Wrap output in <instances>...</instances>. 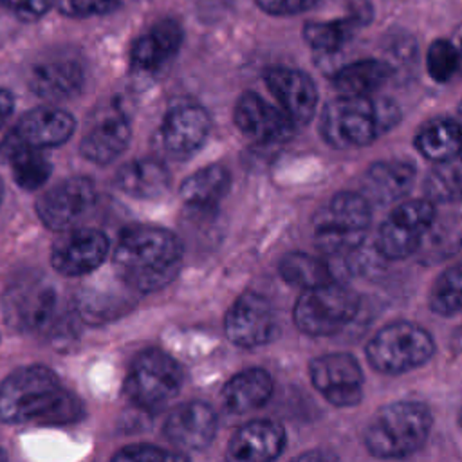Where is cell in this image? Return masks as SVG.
Instances as JSON below:
<instances>
[{
    "label": "cell",
    "mask_w": 462,
    "mask_h": 462,
    "mask_svg": "<svg viewBox=\"0 0 462 462\" xmlns=\"http://www.w3.org/2000/svg\"><path fill=\"white\" fill-rule=\"evenodd\" d=\"M79 401L61 386L52 370L22 366L0 383V420L63 424L79 417Z\"/></svg>",
    "instance_id": "cell-1"
},
{
    "label": "cell",
    "mask_w": 462,
    "mask_h": 462,
    "mask_svg": "<svg viewBox=\"0 0 462 462\" xmlns=\"http://www.w3.org/2000/svg\"><path fill=\"white\" fill-rule=\"evenodd\" d=\"M116 274L132 291L166 287L180 269L177 236L162 227L134 226L121 233L112 258Z\"/></svg>",
    "instance_id": "cell-2"
},
{
    "label": "cell",
    "mask_w": 462,
    "mask_h": 462,
    "mask_svg": "<svg viewBox=\"0 0 462 462\" xmlns=\"http://www.w3.org/2000/svg\"><path fill=\"white\" fill-rule=\"evenodd\" d=\"M433 413L426 402L402 399L383 404L365 424L361 442L377 460H404L430 439Z\"/></svg>",
    "instance_id": "cell-3"
},
{
    "label": "cell",
    "mask_w": 462,
    "mask_h": 462,
    "mask_svg": "<svg viewBox=\"0 0 462 462\" xmlns=\"http://www.w3.org/2000/svg\"><path fill=\"white\" fill-rule=\"evenodd\" d=\"M401 117L390 99L374 96H337L319 116V134L336 150H354L372 144Z\"/></svg>",
    "instance_id": "cell-4"
},
{
    "label": "cell",
    "mask_w": 462,
    "mask_h": 462,
    "mask_svg": "<svg viewBox=\"0 0 462 462\" xmlns=\"http://www.w3.org/2000/svg\"><path fill=\"white\" fill-rule=\"evenodd\" d=\"M437 345L428 328L415 321L395 319L383 325L368 339L365 357L383 375H402L424 366Z\"/></svg>",
    "instance_id": "cell-5"
},
{
    "label": "cell",
    "mask_w": 462,
    "mask_h": 462,
    "mask_svg": "<svg viewBox=\"0 0 462 462\" xmlns=\"http://www.w3.org/2000/svg\"><path fill=\"white\" fill-rule=\"evenodd\" d=\"M372 204L356 191L336 193L314 217L316 247L332 258L356 253L368 233Z\"/></svg>",
    "instance_id": "cell-6"
},
{
    "label": "cell",
    "mask_w": 462,
    "mask_h": 462,
    "mask_svg": "<svg viewBox=\"0 0 462 462\" xmlns=\"http://www.w3.org/2000/svg\"><path fill=\"white\" fill-rule=\"evenodd\" d=\"M359 294L345 283L328 282L305 289L298 296L292 319L296 328L310 337H327L341 332L359 312Z\"/></svg>",
    "instance_id": "cell-7"
},
{
    "label": "cell",
    "mask_w": 462,
    "mask_h": 462,
    "mask_svg": "<svg viewBox=\"0 0 462 462\" xmlns=\"http://www.w3.org/2000/svg\"><path fill=\"white\" fill-rule=\"evenodd\" d=\"M182 386V370L173 357L157 348L143 350L132 361L126 379V397L146 410L170 402Z\"/></svg>",
    "instance_id": "cell-8"
},
{
    "label": "cell",
    "mask_w": 462,
    "mask_h": 462,
    "mask_svg": "<svg viewBox=\"0 0 462 462\" xmlns=\"http://www.w3.org/2000/svg\"><path fill=\"white\" fill-rule=\"evenodd\" d=\"M435 217V204L426 197L401 202L377 231V253L386 260H404L415 254Z\"/></svg>",
    "instance_id": "cell-9"
},
{
    "label": "cell",
    "mask_w": 462,
    "mask_h": 462,
    "mask_svg": "<svg viewBox=\"0 0 462 462\" xmlns=\"http://www.w3.org/2000/svg\"><path fill=\"white\" fill-rule=\"evenodd\" d=\"M309 379L334 408H354L365 397V374L350 352H328L310 359Z\"/></svg>",
    "instance_id": "cell-10"
},
{
    "label": "cell",
    "mask_w": 462,
    "mask_h": 462,
    "mask_svg": "<svg viewBox=\"0 0 462 462\" xmlns=\"http://www.w3.org/2000/svg\"><path fill=\"white\" fill-rule=\"evenodd\" d=\"M60 318V300L52 285L42 280H23L9 289L5 319L13 327L51 334V330H56Z\"/></svg>",
    "instance_id": "cell-11"
},
{
    "label": "cell",
    "mask_w": 462,
    "mask_h": 462,
    "mask_svg": "<svg viewBox=\"0 0 462 462\" xmlns=\"http://www.w3.org/2000/svg\"><path fill=\"white\" fill-rule=\"evenodd\" d=\"M96 188L87 177H72L49 188L36 200V215L52 231L74 229L94 208Z\"/></svg>",
    "instance_id": "cell-12"
},
{
    "label": "cell",
    "mask_w": 462,
    "mask_h": 462,
    "mask_svg": "<svg viewBox=\"0 0 462 462\" xmlns=\"http://www.w3.org/2000/svg\"><path fill=\"white\" fill-rule=\"evenodd\" d=\"M224 330L236 346L256 348L267 345L278 332L271 301L254 291L242 292L224 318Z\"/></svg>",
    "instance_id": "cell-13"
},
{
    "label": "cell",
    "mask_w": 462,
    "mask_h": 462,
    "mask_svg": "<svg viewBox=\"0 0 462 462\" xmlns=\"http://www.w3.org/2000/svg\"><path fill=\"white\" fill-rule=\"evenodd\" d=\"M108 254V238L92 227H74L52 244L51 263L65 276H81L97 269Z\"/></svg>",
    "instance_id": "cell-14"
},
{
    "label": "cell",
    "mask_w": 462,
    "mask_h": 462,
    "mask_svg": "<svg viewBox=\"0 0 462 462\" xmlns=\"http://www.w3.org/2000/svg\"><path fill=\"white\" fill-rule=\"evenodd\" d=\"M235 125L251 141L258 144H274L289 139L294 123L282 112L269 105L254 92H245L235 105Z\"/></svg>",
    "instance_id": "cell-15"
},
{
    "label": "cell",
    "mask_w": 462,
    "mask_h": 462,
    "mask_svg": "<svg viewBox=\"0 0 462 462\" xmlns=\"http://www.w3.org/2000/svg\"><path fill=\"white\" fill-rule=\"evenodd\" d=\"M74 128L76 121L69 112L52 106H42L25 112L4 143L34 150L52 148L69 141V137L74 134Z\"/></svg>",
    "instance_id": "cell-16"
},
{
    "label": "cell",
    "mask_w": 462,
    "mask_h": 462,
    "mask_svg": "<svg viewBox=\"0 0 462 462\" xmlns=\"http://www.w3.org/2000/svg\"><path fill=\"white\" fill-rule=\"evenodd\" d=\"M265 85L294 125H307L314 117L318 88L309 74L298 69L273 67L265 72Z\"/></svg>",
    "instance_id": "cell-17"
},
{
    "label": "cell",
    "mask_w": 462,
    "mask_h": 462,
    "mask_svg": "<svg viewBox=\"0 0 462 462\" xmlns=\"http://www.w3.org/2000/svg\"><path fill=\"white\" fill-rule=\"evenodd\" d=\"M285 440V430L278 420H249L233 433L226 462H274L282 455Z\"/></svg>",
    "instance_id": "cell-18"
},
{
    "label": "cell",
    "mask_w": 462,
    "mask_h": 462,
    "mask_svg": "<svg viewBox=\"0 0 462 462\" xmlns=\"http://www.w3.org/2000/svg\"><path fill=\"white\" fill-rule=\"evenodd\" d=\"M209 134V116L199 105L173 106L161 125V144L175 159L195 153Z\"/></svg>",
    "instance_id": "cell-19"
},
{
    "label": "cell",
    "mask_w": 462,
    "mask_h": 462,
    "mask_svg": "<svg viewBox=\"0 0 462 462\" xmlns=\"http://www.w3.org/2000/svg\"><path fill=\"white\" fill-rule=\"evenodd\" d=\"M217 413L200 401L186 402L170 411L164 422V437L177 448L204 449L215 437Z\"/></svg>",
    "instance_id": "cell-20"
},
{
    "label": "cell",
    "mask_w": 462,
    "mask_h": 462,
    "mask_svg": "<svg viewBox=\"0 0 462 462\" xmlns=\"http://www.w3.org/2000/svg\"><path fill=\"white\" fill-rule=\"evenodd\" d=\"M130 123L119 110L103 114L83 134L79 153L96 164H108L116 161L130 143Z\"/></svg>",
    "instance_id": "cell-21"
},
{
    "label": "cell",
    "mask_w": 462,
    "mask_h": 462,
    "mask_svg": "<svg viewBox=\"0 0 462 462\" xmlns=\"http://www.w3.org/2000/svg\"><path fill=\"white\" fill-rule=\"evenodd\" d=\"M85 81L83 65L74 58H49L32 67L31 90L47 101H61L78 94Z\"/></svg>",
    "instance_id": "cell-22"
},
{
    "label": "cell",
    "mask_w": 462,
    "mask_h": 462,
    "mask_svg": "<svg viewBox=\"0 0 462 462\" xmlns=\"http://www.w3.org/2000/svg\"><path fill=\"white\" fill-rule=\"evenodd\" d=\"M415 182V168L406 161L374 162L363 177L361 195L372 204L388 206L401 200Z\"/></svg>",
    "instance_id": "cell-23"
},
{
    "label": "cell",
    "mask_w": 462,
    "mask_h": 462,
    "mask_svg": "<svg viewBox=\"0 0 462 462\" xmlns=\"http://www.w3.org/2000/svg\"><path fill=\"white\" fill-rule=\"evenodd\" d=\"M182 42V29L175 20H161L143 32L132 45V63L144 70H155L162 67Z\"/></svg>",
    "instance_id": "cell-24"
},
{
    "label": "cell",
    "mask_w": 462,
    "mask_h": 462,
    "mask_svg": "<svg viewBox=\"0 0 462 462\" xmlns=\"http://www.w3.org/2000/svg\"><path fill=\"white\" fill-rule=\"evenodd\" d=\"M372 18V9L366 2L352 5L350 13L343 18L327 20V22H309L303 27L305 42L319 52H336L339 51L352 34Z\"/></svg>",
    "instance_id": "cell-25"
},
{
    "label": "cell",
    "mask_w": 462,
    "mask_h": 462,
    "mask_svg": "<svg viewBox=\"0 0 462 462\" xmlns=\"http://www.w3.org/2000/svg\"><path fill=\"white\" fill-rule=\"evenodd\" d=\"M170 171L159 159H134L116 173V186L135 199H157L170 188Z\"/></svg>",
    "instance_id": "cell-26"
},
{
    "label": "cell",
    "mask_w": 462,
    "mask_h": 462,
    "mask_svg": "<svg viewBox=\"0 0 462 462\" xmlns=\"http://www.w3.org/2000/svg\"><path fill=\"white\" fill-rule=\"evenodd\" d=\"M273 377L263 368H247L235 374L222 388V401L233 413H247L263 406L273 395Z\"/></svg>",
    "instance_id": "cell-27"
},
{
    "label": "cell",
    "mask_w": 462,
    "mask_h": 462,
    "mask_svg": "<svg viewBox=\"0 0 462 462\" xmlns=\"http://www.w3.org/2000/svg\"><path fill=\"white\" fill-rule=\"evenodd\" d=\"M392 76V67L375 58L352 61L337 69L332 76V83L339 96H372Z\"/></svg>",
    "instance_id": "cell-28"
},
{
    "label": "cell",
    "mask_w": 462,
    "mask_h": 462,
    "mask_svg": "<svg viewBox=\"0 0 462 462\" xmlns=\"http://www.w3.org/2000/svg\"><path fill=\"white\" fill-rule=\"evenodd\" d=\"M231 184L229 171L224 166L211 164L197 170L180 184L179 195L182 202L195 209L215 208L227 193Z\"/></svg>",
    "instance_id": "cell-29"
},
{
    "label": "cell",
    "mask_w": 462,
    "mask_h": 462,
    "mask_svg": "<svg viewBox=\"0 0 462 462\" xmlns=\"http://www.w3.org/2000/svg\"><path fill=\"white\" fill-rule=\"evenodd\" d=\"M415 146L437 164L462 159V128L455 119H433L419 130Z\"/></svg>",
    "instance_id": "cell-30"
},
{
    "label": "cell",
    "mask_w": 462,
    "mask_h": 462,
    "mask_svg": "<svg viewBox=\"0 0 462 462\" xmlns=\"http://www.w3.org/2000/svg\"><path fill=\"white\" fill-rule=\"evenodd\" d=\"M0 152L9 162L13 179L20 188L38 189L51 177V162L40 150L2 143Z\"/></svg>",
    "instance_id": "cell-31"
},
{
    "label": "cell",
    "mask_w": 462,
    "mask_h": 462,
    "mask_svg": "<svg viewBox=\"0 0 462 462\" xmlns=\"http://www.w3.org/2000/svg\"><path fill=\"white\" fill-rule=\"evenodd\" d=\"M462 245V220L455 215L435 217L426 231L417 254L424 263H439L455 254Z\"/></svg>",
    "instance_id": "cell-32"
},
{
    "label": "cell",
    "mask_w": 462,
    "mask_h": 462,
    "mask_svg": "<svg viewBox=\"0 0 462 462\" xmlns=\"http://www.w3.org/2000/svg\"><path fill=\"white\" fill-rule=\"evenodd\" d=\"M280 276L294 287H300L301 291L325 285L328 282H334L330 265L318 256L292 251L287 253L278 265Z\"/></svg>",
    "instance_id": "cell-33"
},
{
    "label": "cell",
    "mask_w": 462,
    "mask_h": 462,
    "mask_svg": "<svg viewBox=\"0 0 462 462\" xmlns=\"http://www.w3.org/2000/svg\"><path fill=\"white\" fill-rule=\"evenodd\" d=\"M430 310L442 318L462 314V263L444 269L433 282L428 296Z\"/></svg>",
    "instance_id": "cell-34"
},
{
    "label": "cell",
    "mask_w": 462,
    "mask_h": 462,
    "mask_svg": "<svg viewBox=\"0 0 462 462\" xmlns=\"http://www.w3.org/2000/svg\"><path fill=\"white\" fill-rule=\"evenodd\" d=\"M426 199L433 204H453L462 200V159L439 162L424 179Z\"/></svg>",
    "instance_id": "cell-35"
},
{
    "label": "cell",
    "mask_w": 462,
    "mask_h": 462,
    "mask_svg": "<svg viewBox=\"0 0 462 462\" xmlns=\"http://www.w3.org/2000/svg\"><path fill=\"white\" fill-rule=\"evenodd\" d=\"M426 69L431 79L439 83L449 81L455 74L462 72V63H460V54L457 43L439 38L435 40L426 54Z\"/></svg>",
    "instance_id": "cell-36"
},
{
    "label": "cell",
    "mask_w": 462,
    "mask_h": 462,
    "mask_svg": "<svg viewBox=\"0 0 462 462\" xmlns=\"http://www.w3.org/2000/svg\"><path fill=\"white\" fill-rule=\"evenodd\" d=\"M110 462H188L186 457L179 453L164 451L150 444H132L121 448Z\"/></svg>",
    "instance_id": "cell-37"
},
{
    "label": "cell",
    "mask_w": 462,
    "mask_h": 462,
    "mask_svg": "<svg viewBox=\"0 0 462 462\" xmlns=\"http://www.w3.org/2000/svg\"><path fill=\"white\" fill-rule=\"evenodd\" d=\"M52 4L69 18H88L110 13L117 7L119 0H52Z\"/></svg>",
    "instance_id": "cell-38"
},
{
    "label": "cell",
    "mask_w": 462,
    "mask_h": 462,
    "mask_svg": "<svg viewBox=\"0 0 462 462\" xmlns=\"http://www.w3.org/2000/svg\"><path fill=\"white\" fill-rule=\"evenodd\" d=\"M52 0H0V7L22 22H36L51 7Z\"/></svg>",
    "instance_id": "cell-39"
},
{
    "label": "cell",
    "mask_w": 462,
    "mask_h": 462,
    "mask_svg": "<svg viewBox=\"0 0 462 462\" xmlns=\"http://www.w3.org/2000/svg\"><path fill=\"white\" fill-rule=\"evenodd\" d=\"M256 4L267 14L289 16L310 9L318 0H256Z\"/></svg>",
    "instance_id": "cell-40"
},
{
    "label": "cell",
    "mask_w": 462,
    "mask_h": 462,
    "mask_svg": "<svg viewBox=\"0 0 462 462\" xmlns=\"http://www.w3.org/2000/svg\"><path fill=\"white\" fill-rule=\"evenodd\" d=\"M291 462H341V460L332 449L312 448V449H307V451L300 453Z\"/></svg>",
    "instance_id": "cell-41"
},
{
    "label": "cell",
    "mask_w": 462,
    "mask_h": 462,
    "mask_svg": "<svg viewBox=\"0 0 462 462\" xmlns=\"http://www.w3.org/2000/svg\"><path fill=\"white\" fill-rule=\"evenodd\" d=\"M13 108H14V99H13L11 92L0 88V130L7 123V119L11 117Z\"/></svg>",
    "instance_id": "cell-42"
},
{
    "label": "cell",
    "mask_w": 462,
    "mask_h": 462,
    "mask_svg": "<svg viewBox=\"0 0 462 462\" xmlns=\"http://www.w3.org/2000/svg\"><path fill=\"white\" fill-rule=\"evenodd\" d=\"M457 123H458V126L462 128V101L458 103V106H457V114H455V117H453Z\"/></svg>",
    "instance_id": "cell-43"
},
{
    "label": "cell",
    "mask_w": 462,
    "mask_h": 462,
    "mask_svg": "<svg viewBox=\"0 0 462 462\" xmlns=\"http://www.w3.org/2000/svg\"><path fill=\"white\" fill-rule=\"evenodd\" d=\"M457 422H458V428L462 430V406H460V410H458V415H457Z\"/></svg>",
    "instance_id": "cell-44"
},
{
    "label": "cell",
    "mask_w": 462,
    "mask_h": 462,
    "mask_svg": "<svg viewBox=\"0 0 462 462\" xmlns=\"http://www.w3.org/2000/svg\"><path fill=\"white\" fill-rule=\"evenodd\" d=\"M457 47H458V54H460V63H462V38H460V42L457 43Z\"/></svg>",
    "instance_id": "cell-45"
},
{
    "label": "cell",
    "mask_w": 462,
    "mask_h": 462,
    "mask_svg": "<svg viewBox=\"0 0 462 462\" xmlns=\"http://www.w3.org/2000/svg\"><path fill=\"white\" fill-rule=\"evenodd\" d=\"M0 462H7V457H5L4 449H0Z\"/></svg>",
    "instance_id": "cell-46"
},
{
    "label": "cell",
    "mask_w": 462,
    "mask_h": 462,
    "mask_svg": "<svg viewBox=\"0 0 462 462\" xmlns=\"http://www.w3.org/2000/svg\"><path fill=\"white\" fill-rule=\"evenodd\" d=\"M2 193H4V186H2V180H0V200H2Z\"/></svg>",
    "instance_id": "cell-47"
},
{
    "label": "cell",
    "mask_w": 462,
    "mask_h": 462,
    "mask_svg": "<svg viewBox=\"0 0 462 462\" xmlns=\"http://www.w3.org/2000/svg\"><path fill=\"white\" fill-rule=\"evenodd\" d=\"M460 345H462V334H460Z\"/></svg>",
    "instance_id": "cell-48"
}]
</instances>
